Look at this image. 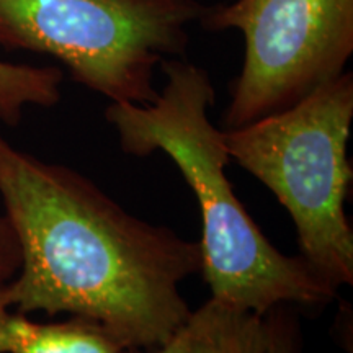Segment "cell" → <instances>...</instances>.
I'll list each match as a JSON object with an SVG mask.
<instances>
[{"label":"cell","mask_w":353,"mask_h":353,"mask_svg":"<svg viewBox=\"0 0 353 353\" xmlns=\"http://www.w3.org/2000/svg\"><path fill=\"white\" fill-rule=\"evenodd\" d=\"M353 76L343 72L283 112L224 130L231 162L262 182L288 211L301 257L334 288L353 283L352 183L347 149Z\"/></svg>","instance_id":"obj_3"},{"label":"cell","mask_w":353,"mask_h":353,"mask_svg":"<svg viewBox=\"0 0 353 353\" xmlns=\"http://www.w3.org/2000/svg\"><path fill=\"white\" fill-rule=\"evenodd\" d=\"M20 268V247L10 221L0 214V280L8 281Z\"/></svg>","instance_id":"obj_10"},{"label":"cell","mask_w":353,"mask_h":353,"mask_svg":"<svg viewBox=\"0 0 353 353\" xmlns=\"http://www.w3.org/2000/svg\"><path fill=\"white\" fill-rule=\"evenodd\" d=\"M0 196L20 247L3 285L17 311L94 322L121 350L159 347L188 317L182 283L201 272L198 241L128 213L85 175L2 134Z\"/></svg>","instance_id":"obj_1"},{"label":"cell","mask_w":353,"mask_h":353,"mask_svg":"<svg viewBox=\"0 0 353 353\" xmlns=\"http://www.w3.org/2000/svg\"><path fill=\"white\" fill-rule=\"evenodd\" d=\"M205 10L200 0H0V48L56 57L110 103L145 105Z\"/></svg>","instance_id":"obj_4"},{"label":"cell","mask_w":353,"mask_h":353,"mask_svg":"<svg viewBox=\"0 0 353 353\" xmlns=\"http://www.w3.org/2000/svg\"><path fill=\"white\" fill-rule=\"evenodd\" d=\"M198 23L244 37L226 130L293 107L341 77L353 54V0H236L206 7Z\"/></svg>","instance_id":"obj_5"},{"label":"cell","mask_w":353,"mask_h":353,"mask_svg":"<svg viewBox=\"0 0 353 353\" xmlns=\"http://www.w3.org/2000/svg\"><path fill=\"white\" fill-rule=\"evenodd\" d=\"M159 69L167 82L156 100L110 103L105 118L117 130L123 152H164L195 193L201 214L200 273L211 298L260 316L280 304L332 303L339 290L301 255L281 254L234 193L224 131L210 118L216 90L208 70L182 57L165 59Z\"/></svg>","instance_id":"obj_2"},{"label":"cell","mask_w":353,"mask_h":353,"mask_svg":"<svg viewBox=\"0 0 353 353\" xmlns=\"http://www.w3.org/2000/svg\"><path fill=\"white\" fill-rule=\"evenodd\" d=\"M265 316L210 298L159 347L121 353H265Z\"/></svg>","instance_id":"obj_6"},{"label":"cell","mask_w":353,"mask_h":353,"mask_svg":"<svg viewBox=\"0 0 353 353\" xmlns=\"http://www.w3.org/2000/svg\"><path fill=\"white\" fill-rule=\"evenodd\" d=\"M267 347L265 353H301V329L293 306L280 304L265 314Z\"/></svg>","instance_id":"obj_9"},{"label":"cell","mask_w":353,"mask_h":353,"mask_svg":"<svg viewBox=\"0 0 353 353\" xmlns=\"http://www.w3.org/2000/svg\"><path fill=\"white\" fill-rule=\"evenodd\" d=\"M64 72L54 65L13 64L0 59V121L20 125L26 107L51 108L61 101Z\"/></svg>","instance_id":"obj_8"},{"label":"cell","mask_w":353,"mask_h":353,"mask_svg":"<svg viewBox=\"0 0 353 353\" xmlns=\"http://www.w3.org/2000/svg\"><path fill=\"white\" fill-rule=\"evenodd\" d=\"M0 280V353H121L113 339L94 322L70 317L38 322L7 303Z\"/></svg>","instance_id":"obj_7"}]
</instances>
